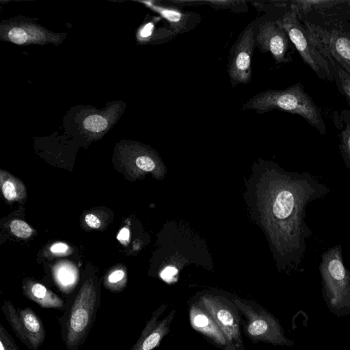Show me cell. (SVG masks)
<instances>
[{
	"label": "cell",
	"mask_w": 350,
	"mask_h": 350,
	"mask_svg": "<svg viewBox=\"0 0 350 350\" xmlns=\"http://www.w3.org/2000/svg\"><path fill=\"white\" fill-rule=\"evenodd\" d=\"M135 163L139 169L146 172H150L155 167L154 161L150 157L146 155L138 157Z\"/></svg>",
	"instance_id": "7402d4cb"
},
{
	"label": "cell",
	"mask_w": 350,
	"mask_h": 350,
	"mask_svg": "<svg viewBox=\"0 0 350 350\" xmlns=\"http://www.w3.org/2000/svg\"><path fill=\"white\" fill-rule=\"evenodd\" d=\"M233 303L244 317V331L252 340L275 345H292L293 342L284 336L279 322L262 308L239 299H234Z\"/></svg>",
	"instance_id": "5b68a950"
},
{
	"label": "cell",
	"mask_w": 350,
	"mask_h": 350,
	"mask_svg": "<svg viewBox=\"0 0 350 350\" xmlns=\"http://www.w3.org/2000/svg\"><path fill=\"white\" fill-rule=\"evenodd\" d=\"M166 308V304H163L153 312L138 340L129 350H153L160 345L170 331V325L176 312L173 310L165 318L160 319Z\"/></svg>",
	"instance_id": "8fae6325"
},
{
	"label": "cell",
	"mask_w": 350,
	"mask_h": 350,
	"mask_svg": "<svg viewBox=\"0 0 350 350\" xmlns=\"http://www.w3.org/2000/svg\"><path fill=\"white\" fill-rule=\"evenodd\" d=\"M225 347V350H238L234 345L230 342H228Z\"/></svg>",
	"instance_id": "4dcf8cb0"
},
{
	"label": "cell",
	"mask_w": 350,
	"mask_h": 350,
	"mask_svg": "<svg viewBox=\"0 0 350 350\" xmlns=\"http://www.w3.org/2000/svg\"><path fill=\"white\" fill-rule=\"evenodd\" d=\"M12 232L19 238H28L32 234V229L24 221L20 219L13 220L10 224Z\"/></svg>",
	"instance_id": "d6986e66"
},
{
	"label": "cell",
	"mask_w": 350,
	"mask_h": 350,
	"mask_svg": "<svg viewBox=\"0 0 350 350\" xmlns=\"http://www.w3.org/2000/svg\"><path fill=\"white\" fill-rule=\"evenodd\" d=\"M177 269L174 267H167L165 268L161 273V277L165 281L169 282L177 273Z\"/></svg>",
	"instance_id": "484cf974"
},
{
	"label": "cell",
	"mask_w": 350,
	"mask_h": 350,
	"mask_svg": "<svg viewBox=\"0 0 350 350\" xmlns=\"http://www.w3.org/2000/svg\"><path fill=\"white\" fill-rule=\"evenodd\" d=\"M289 38L276 21H265L257 27L256 46L263 53L269 52L276 64L291 61L288 57Z\"/></svg>",
	"instance_id": "30bf717a"
},
{
	"label": "cell",
	"mask_w": 350,
	"mask_h": 350,
	"mask_svg": "<svg viewBox=\"0 0 350 350\" xmlns=\"http://www.w3.org/2000/svg\"><path fill=\"white\" fill-rule=\"evenodd\" d=\"M330 62L333 71L334 81L340 92L345 97L350 106V74L344 70L329 55L325 56Z\"/></svg>",
	"instance_id": "e0dca14e"
},
{
	"label": "cell",
	"mask_w": 350,
	"mask_h": 350,
	"mask_svg": "<svg viewBox=\"0 0 350 350\" xmlns=\"http://www.w3.org/2000/svg\"><path fill=\"white\" fill-rule=\"evenodd\" d=\"M241 109L254 110L260 114L275 109L286 111L303 117L322 135L326 131L321 109L300 83L284 90L259 92L243 104Z\"/></svg>",
	"instance_id": "7a4b0ae2"
},
{
	"label": "cell",
	"mask_w": 350,
	"mask_h": 350,
	"mask_svg": "<svg viewBox=\"0 0 350 350\" xmlns=\"http://www.w3.org/2000/svg\"><path fill=\"white\" fill-rule=\"evenodd\" d=\"M68 250V246L63 243H57L51 247V251L53 253H62Z\"/></svg>",
	"instance_id": "f1b7e54d"
},
{
	"label": "cell",
	"mask_w": 350,
	"mask_h": 350,
	"mask_svg": "<svg viewBox=\"0 0 350 350\" xmlns=\"http://www.w3.org/2000/svg\"><path fill=\"white\" fill-rule=\"evenodd\" d=\"M213 319L228 342L238 350H245L241 336V319L236 306L223 298L212 296L201 297L198 304Z\"/></svg>",
	"instance_id": "9c48e42d"
},
{
	"label": "cell",
	"mask_w": 350,
	"mask_h": 350,
	"mask_svg": "<svg viewBox=\"0 0 350 350\" xmlns=\"http://www.w3.org/2000/svg\"><path fill=\"white\" fill-rule=\"evenodd\" d=\"M129 230L126 228H123L118 233L117 239L121 241H126L129 238Z\"/></svg>",
	"instance_id": "f546056e"
},
{
	"label": "cell",
	"mask_w": 350,
	"mask_h": 350,
	"mask_svg": "<svg viewBox=\"0 0 350 350\" xmlns=\"http://www.w3.org/2000/svg\"><path fill=\"white\" fill-rule=\"evenodd\" d=\"M125 273L121 269H117L112 271L107 278L108 283L110 284H116L121 281L124 278Z\"/></svg>",
	"instance_id": "d4e9b609"
},
{
	"label": "cell",
	"mask_w": 350,
	"mask_h": 350,
	"mask_svg": "<svg viewBox=\"0 0 350 350\" xmlns=\"http://www.w3.org/2000/svg\"><path fill=\"white\" fill-rule=\"evenodd\" d=\"M154 25L152 23H148L144 25L139 31V35L141 38H146L151 36Z\"/></svg>",
	"instance_id": "4316f807"
},
{
	"label": "cell",
	"mask_w": 350,
	"mask_h": 350,
	"mask_svg": "<svg viewBox=\"0 0 350 350\" xmlns=\"http://www.w3.org/2000/svg\"><path fill=\"white\" fill-rule=\"evenodd\" d=\"M319 268L329 304L343 307L350 301V273L343 263L340 245L323 253Z\"/></svg>",
	"instance_id": "8992f818"
},
{
	"label": "cell",
	"mask_w": 350,
	"mask_h": 350,
	"mask_svg": "<svg viewBox=\"0 0 350 350\" xmlns=\"http://www.w3.org/2000/svg\"><path fill=\"white\" fill-rule=\"evenodd\" d=\"M87 224L92 228H98L100 226V220L92 214H88L85 217Z\"/></svg>",
	"instance_id": "83f0119b"
},
{
	"label": "cell",
	"mask_w": 350,
	"mask_h": 350,
	"mask_svg": "<svg viewBox=\"0 0 350 350\" xmlns=\"http://www.w3.org/2000/svg\"><path fill=\"white\" fill-rule=\"evenodd\" d=\"M8 38L12 42L22 44L27 42L28 35L23 29L21 27H14L9 31Z\"/></svg>",
	"instance_id": "44dd1931"
},
{
	"label": "cell",
	"mask_w": 350,
	"mask_h": 350,
	"mask_svg": "<svg viewBox=\"0 0 350 350\" xmlns=\"http://www.w3.org/2000/svg\"><path fill=\"white\" fill-rule=\"evenodd\" d=\"M1 310L20 341L29 350H38L45 341L46 329L33 310L16 308L10 301H4Z\"/></svg>",
	"instance_id": "52a82bcc"
},
{
	"label": "cell",
	"mask_w": 350,
	"mask_h": 350,
	"mask_svg": "<svg viewBox=\"0 0 350 350\" xmlns=\"http://www.w3.org/2000/svg\"><path fill=\"white\" fill-rule=\"evenodd\" d=\"M25 296L43 308L64 310L65 302L42 284L36 282L25 287Z\"/></svg>",
	"instance_id": "5bb4252c"
},
{
	"label": "cell",
	"mask_w": 350,
	"mask_h": 350,
	"mask_svg": "<svg viewBox=\"0 0 350 350\" xmlns=\"http://www.w3.org/2000/svg\"><path fill=\"white\" fill-rule=\"evenodd\" d=\"M336 126L340 129L339 149L344 163L350 172V109L343 110L338 120Z\"/></svg>",
	"instance_id": "9a60e30c"
},
{
	"label": "cell",
	"mask_w": 350,
	"mask_h": 350,
	"mask_svg": "<svg viewBox=\"0 0 350 350\" xmlns=\"http://www.w3.org/2000/svg\"><path fill=\"white\" fill-rule=\"evenodd\" d=\"M58 278L62 284L68 285L75 280V275L70 269L62 268L59 271Z\"/></svg>",
	"instance_id": "603a6c76"
},
{
	"label": "cell",
	"mask_w": 350,
	"mask_h": 350,
	"mask_svg": "<svg viewBox=\"0 0 350 350\" xmlns=\"http://www.w3.org/2000/svg\"><path fill=\"white\" fill-rule=\"evenodd\" d=\"M287 33L301 57L319 78L334 82L329 61L325 57L308 39L305 27L296 11L290 5L280 18L275 20Z\"/></svg>",
	"instance_id": "277c9868"
},
{
	"label": "cell",
	"mask_w": 350,
	"mask_h": 350,
	"mask_svg": "<svg viewBox=\"0 0 350 350\" xmlns=\"http://www.w3.org/2000/svg\"><path fill=\"white\" fill-rule=\"evenodd\" d=\"M192 327L203 334L215 343L226 346L228 341L211 316L198 304H193L189 310Z\"/></svg>",
	"instance_id": "4fadbf2b"
},
{
	"label": "cell",
	"mask_w": 350,
	"mask_h": 350,
	"mask_svg": "<svg viewBox=\"0 0 350 350\" xmlns=\"http://www.w3.org/2000/svg\"><path fill=\"white\" fill-rule=\"evenodd\" d=\"M142 3L164 18L175 35L191 31L201 21L200 15L193 12H184L175 7L158 4L154 1Z\"/></svg>",
	"instance_id": "7c38bea8"
},
{
	"label": "cell",
	"mask_w": 350,
	"mask_h": 350,
	"mask_svg": "<svg viewBox=\"0 0 350 350\" xmlns=\"http://www.w3.org/2000/svg\"><path fill=\"white\" fill-rule=\"evenodd\" d=\"M172 3L176 5L191 6V5H210L214 9L217 10H230L232 11L245 12L243 7H246V2L243 1H230V0H211V1H170Z\"/></svg>",
	"instance_id": "2e32d148"
},
{
	"label": "cell",
	"mask_w": 350,
	"mask_h": 350,
	"mask_svg": "<svg viewBox=\"0 0 350 350\" xmlns=\"http://www.w3.org/2000/svg\"><path fill=\"white\" fill-rule=\"evenodd\" d=\"M84 127L92 132H101L107 126V122L105 118L100 115H91L87 117L83 122Z\"/></svg>",
	"instance_id": "ac0fdd59"
},
{
	"label": "cell",
	"mask_w": 350,
	"mask_h": 350,
	"mask_svg": "<svg viewBox=\"0 0 350 350\" xmlns=\"http://www.w3.org/2000/svg\"><path fill=\"white\" fill-rule=\"evenodd\" d=\"M0 350H21L2 324H0Z\"/></svg>",
	"instance_id": "ffe728a7"
},
{
	"label": "cell",
	"mask_w": 350,
	"mask_h": 350,
	"mask_svg": "<svg viewBox=\"0 0 350 350\" xmlns=\"http://www.w3.org/2000/svg\"><path fill=\"white\" fill-rule=\"evenodd\" d=\"M2 191L4 197L9 200H13L16 196V189L14 184L7 180L2 186Z\"/></svg>",
	"instance_id": "cb8c5ba5"
},
{
	"label": "cell",
	"mask_w": 350,
	"mask_h": 350,
	"mask_svg": "<svg viewBox=\"0 0 350 350\" xmlns=\"http://www.w3.org/2000/svg\"><path fill=\"white\" fill-rule=\"evenodd\" d=\"M256 21L241 33L230 53L228 73L232 87L247 84L252 79V57L256 46Z\"/></svg>",
	"instance_id": "ba28073f"
},
{
	"label": "cell",
	"mask_w": 350,
	"mask_h": 350,
	"mask_svg": "<svg viewBox=\"0 0 350 350\" xmlns=\"http://www.w3.org/2000/svg\"><path fill=\"white\" fill-rule=\"evenodd\" d=\"M100 306L98 287L92 280L84 282L65 303L58 318L60 336L67 350H79L93 327Z\"/></svg>",
	"instance_id": "6da1fadb"
},
{
	"label": "cell",
	"mask_w": 350,
	"mask_h": 350,
	"mask_svg": "<svg viewBox=\"0 0 350 350\" xmlns=\"http://www.w3.org/2000/svg\"><path fill=\"white\" fill-rule=\"evenodd\" d=\"M300 19L308 39L318 51L324 57H331L350 74V32L331 23Z\"/></svg>",
	"instance_id": "3957f363"
}]
</instances>
